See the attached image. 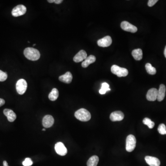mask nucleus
I'll return each instance as SVG.
<instances>
[{"label":"nucleus","instance_id":"14","mask_svg":"<svg viewBox=\"0 0 166 166\" xmlns=\"http://www.w3.org/2000/svg\"><path fill=\"white\" fill-rule=\"evenodd\" d=\"M87 57V53L84 50H81L73 57V61L75 62L83 61Z\"/></svg>","mask_w":166,"mask_h":166},{"label":"nucleus","instance_id":"29","mask_svg":"<svg viewBox=\"0 0 166 166\" xmlns=\"http://www.w3.org/2000/svg\"><path fill=\"white\" fill-rule=\"evenodd\" d=\"M48 2H49V3L55 2V3H56V4H60V3H61V2L63 1H62V0H48Z\"/></svg>","mask_w":166,"mask_h":166},{"label":"nucleus","instance_id":"15","mask_svg":"<svg viewBox=\"0 0 166 166\" xmlns=\"http://www.w3.org/2000/svg\"><path fill=\"white\" fill-rule=\"evenodd\" d=\"M3 113L7 117L9 122H14L16 120L17 116L15 113L11 109H5L3 111Z\"/></svg>","mask_w":166,"mask_h":166},{"label":"nucleus","instance_id":"20","mask_svg":"<svg viewBox=\"0 0 166 166\" xmlns=\"http://www.w3.org/2000/svg\"><path fill=\"white\" fill-rule=\"evenodd\" d=\"M59 97V91L56 88H53L48 95V98L52 101H56Z\"/></svg>","mask_w":166,"mask_h":166},{"label":"nucleus","instance_id":"17","mask_svg":"<svg viewBox=\"0 0 166 166\" xmlns=\"http://www.w3.org/2000/svg\"><path fill=\"white\" fill-rule=\"evenodd\" d=\"M166 86L163 84H161L158 90L157 99L159 102H161L164 99L166 94Z\"/></svg>","mask_w":166,"mask_h":166},{"label":"nucleus","instance_id":"1","mask_svg":"<svg viewBox=\"0 0 166 166\" xmlns=\"http://www.w3.org/2000/svg\"><path fill=\"white\" fill-rule=\"evenodd\" d=\"M25 57L29 60L36 61L40 57V53L38 49L33 48H27L24 50Z\"/></svg>","mask_w":166,"mask_h":166},{"label":"nucleus","instance_id":"11","mask_svg":"<svg viewBox=\"0 0 166 166\" xmlns=\"http://www.w3.org/2000/svg\"><path fill=\"white\" fill-rule=\"evenodd\" d=\"M124 115L120 111L113 112L110 115V119L112 121H121L123 120Z\"/></svg>","mask_w":166,"mask_h":166},{"label":"nucleus","instance_id":"18","mask_svg":"<svg viewBox=\"0 0 166 166\" xmlns=\"http://www.w3.org/2000/svg\"><path fill=\"white\" fill-rule=\"evenodd\" d=\"M96 61V58L93 55H90L86 58L82 63V66L83 68H86L88 67L90 64L93 63Z\"/></svg>","mask_w":166,"mask_h":166},{"label":"nucleus","instance_id":"30","mask_svg":"<svg viewBox=\"0 0 166 166\" xmlns=\"http://www.w3.org/2000/svg\"><path fill=\"white\" fill-rule=\"evenodd\" d=\"M5 101L4 100L0 98V107L3 106L5 104Z\"/></svg>","mask_w":166,"mask_h":166},{"label":"nucleus","instance_id":"3","mask_svg":"<svg viewBox=\"0 0 166 166\" xmlns=\"http://www.w3.org/2000/svg\"><path fill=\"white\" fill-rule=\"evenodd\" d=\"M111 71L113 74L117 75L118 77H125L128 74V71L127 69L121 68L116 65H114L112 66Z\"/></svg>","mask_w":166,"mask_h":166},{"label":"nucleus","instance_id":"31","mask_svg":"<svg viewBox=\"0 0 166 166\" xmlns=\"http://www.w3.org/2000/svg\"><path fill=\"white\" fill-rule=\"evenodd\" d=\"M3 166H9L8 163L6 161H4L3 162Z\"/></svg>","mask_w":166,"mask_h":166},{"label":"nucleus","instance_id":"21","mask_svg":"<svg viewBox=\"0 0 166 166\" xmlns=\"http://www.w3.org/2000/svg\"><path fill=\"white\" fill-rule=\"evenodd\" d=\"M98 162V157L97 155H93L87 161V166H97Z\"/></svg>","mask_w":166,"mask_h":166},{"label":"nucleus","instance_id":"10","mask_svg":"<svg viewBox=\"0 0 166 166\" xmlns=\"http://www.w3.org/2000/svg\"><path fill=\"white\" fill-rule=\"evenodd\" d=\"M158 90L151 88L148 90L146 95V98L149 101H155L157 98Z\"/></svg>","mask_w":166,"mask_h":166},{"label":"nucleus","instance_id":"9","mask_svg":"<svg viewBox=\"0 0 166 166\" xmlns=\"http://www.w3.org/2000/svg\"><path fill=\"white\" fill-rule=\"evenodd\" d=\"M112 43L111 38L109 36H105L103 38L98 40V44L100 47H108L111 45Z\"/></svg>","mask_w":166,"mask_h":166},{"label":"nucleus","instance_id":"2","mask_svg":"<svg viewBox=\"0 0 166 166\" xmlns=\"http://www.w3.org/2000/svg\"><path fill=\"white\" fill-rule=\"evenodd\" d=\"M75 117L80 121H89L91 119V115L87 110L85 108H81L77 111L74 114Z\"/></svg>","mask_w":166,"mask_h":166},{"label":"nucleus","instance_id":"4","mask_svg":"<svg viewBox=\"0 0 166 166\" xmlns=\"http://www.w3.org/2000/svg\"><path fill=\"white\" fill-rule=\"evenodd\" d=\"M136 145V139L135 136L129 135L127 137L126 140V150L128 152H132L134 150Z\"/></svg>","mask_w":166,"mask_h":166},{"label":"nucleus","instance_id":"34","mask_svg":"<svg viewBox=\"0 0 166 166\" xmlns=\"http://www.w3.org/2000/svg\"><path fill=\"white\" fill-rule=\"evenodd\" d=\"M36 45V44H34V45H33V46H35Z\"/></svg>","mask_w":166,"mask_h":166},{"label":"nucleus","instance_id":"7","mask_svg":"<svg viewBox=\"0 0 166 166\" xmlns=\"http://www.w3.org/2000/svg\"><path fill=\"white\" fill-rule=\"evenodd\" d=\"M120 26L122 30L128 32L135 33L138 31L137 27L126 21H122L120 25Z\"/></svg>","mask_w":166,"mask_h":166},{"label":"nucleus","instance_id":"28","mask_svg":"<svg viewBox=\"0 0 166 166\" xmlns=\"http://www.w3.org/2000/svg\"><path fill=\"white\" fill-rule=\"evenodd\" d=\"M158 1V0H149L148 2V6L150 7L153 6Z\"/></svg>","mask_w":166,"mask_h":166},{"label":"nucleus","instance_id":"33","mask_svg":"<svg viewBox=\"0 0 166 166\" xmlns=\"http://www.w3.org/2000/svg\"><path fill=\"white\" fill-rule=\"evenodd\" d=\"M45 128H43V129H42V131H45Z\"/></svg>","mask_w":166,"mask_h":166},{"label":"nucleus","instance_id":"27","mask_svg":"<svg viewBox=\"0 0 166 166\" xmlns=\"http://www.w3.org/2000/svg\"><path fill=\"white\" fill-rule=\"evenodd\" d=\"M22 164L24 166H31L33 164V162L31 159L30 158H26L25 159V161H23Z\"/></svg>","mask_w":166,"mask_h":166},{"label":"nucleus","instance_id":"26","mask_svg":"<svg viewBox=\"0 0 166 166\" xmlns=\"http://www.w3.org/2000/svg\"><path fill=\"white\" fill-rule=\"evenodd\" d=\"M8 78V75L6 73L0 70V82L4 81Z\"/></svg>","mask_w":166,"mask_h":166},{"label":"nucleus","instance_id":"6","mask_svg":"<svg viewBox=\"0 0 166 166\" xmlns=\"http://www.w3.org/2000/svg\"><path fill=\"white\" fill-rule=\"evenodd\" d=\"M26 8L23 5H19L12 10V14L14 17H19L26 14Z\"/></svg>","mask_w":166,"mask_h":166},{"label":"nucleus","instance_id":"5","mask_svg":"<svg viewBox=\"0 0 166 166\" xmlns=\"http://www.w3.org/2000/svg\"><path fill=\"white\" fill-rule=\"evenodd\" d=\"M27 88V83L25 79H19L16 83V90L19 95L24 94Z\"/></svg>","mask_w":166,"mask_h":166},{"label":"nucleus","instance_id":"22","mask_svg":"<svg viewBox=\"0 0 166 166\" xmlns=\"http://www.w3.org/2000/svg\"><path fill=\"white\" fill-rule=\"evenodd\" d=\"M145 68L147 73L150 75H155L157 73V70L155 68L152 66V65L149 63L145 65Z\"/></svg>","mask_w":166,"mask_h":166},{"label":"nucleus","instance_id":"23","mask_svg":"<svg viewBox=\"0 0 166 166\" xmlns=\"http://www.w3.org/2000/svg\"><path fill=\"white\" fill-rule=\"evenodd\" d=\"M109 90H110V89L109 88V85L107 83H103L101 89L99 90V93L101 95L105 94L106 92Z\"/></svg>","mask_w":166,"mask_h":166},{"label":"nucleus","instance_id":"25","mask_svg":"<svg viewBox=\"0 0 166 166\" xmlns=\"http://www.w3.org/2000/svg\"><path fill=\"white\" fill-rule=\"evenodd\" d=\"M158 131L162 135H166V127L164 124H161L158 128Z\"/></svg>","mask_w":166,"mask_h":166},{"label":"nucleus","instance_id":"16","mask_svg":"<svg viewBox=\"0 0 166 166\" xmlns=\"http://www.w3.org/2000/svg\"><path fill=\"white\" fill-rule=\"evenodd\" d=\"M59 81L66 84H70L73 79V75L70 72H68L59 78Z\"/></svg>","mask_w":166,"mask_h":166},{"label":"nucleus","instance_id":"32","mask_svg":"<svg viewBox=\"0 0 166 166\" xmlns=\"http://www.w3.org/2000/svg\"><path fill=\"white\" fill-rule=\"evenodd\" d=\"M164 56H165V58H166V47H165V49H164Z\"/></svg>","mask_w":166,"mask_h":166},{"label":"nucleus","instance_id":"19","mask_svg":"<svg viewBox=\"0 0 166 166\" xmlns=\"http://www.w3.org/2000/svg\"><path fill=\"white\" fill-rule=\"evenodd\" d=\"M132 54L135 60L140 61L142 58V51L140 48L134 49L132 51Z\"/></svg>","mask_w":166,"mask_h":166},{"label":"nucleus","instance_id":"13","mask_svg":"<svg viewBox=\"0 0 166 166\" xmlns=\"http://www.w3.org/2000/svg\"><path fill=\"white\" fill-rule=\"evenodd\" d=\"M145 160L146 163L150 166H160L161 163L158 159L150 156L145 157Z\"/></svg>","mask_w":166,"mask_h":166},{"label":"nucleus","instance_id":"24","mask_svg":"<svg viewBox=\"0 0 166 166\" xmlns=\"http://www.w3.org/2000/svg\"><path fill=\"white\" fill-rule=\"evenodd\" d=\"M142 122H143V123H144V124L145 125H147V126L149 127V128L152 129L154 127V122L151 121V120L149 119V118H145V119L143 120Z\"/></svg>","mask_w":166,"mask_h":166},{"label":"nucleus","instance_id":"8","mask_svg":"<svg viewBox=\"0 0 166 166\" xmlns=\"http://www.w3.org/2000/svg\"><path fill=\"white\" fill-rule=\"evenodd\" d=\"M55 149L56 152L61 156H64L68 152L67 149L62 142H57L55 145Z\"/></svg>","mask_w":166,"mask_h":166},{"label":"nucleus","instance_id":"12","mask_svg":"<svg viewBox=\"0 0 166 166\" xmlns=\"http://www.w3.org/2000/svg\"><path fill=\"white\" fill-rule=\"evenodd\" d=\"M54 123V119L50 115H45L43 119V125L44 128H49L51 127Z\"/></svg>","mask_w":166,"mask_h":166}]
</instances>
